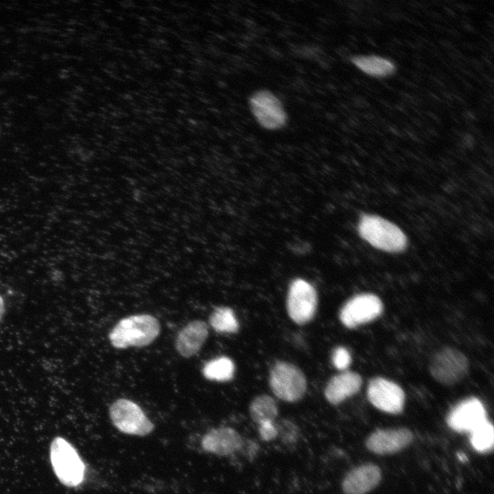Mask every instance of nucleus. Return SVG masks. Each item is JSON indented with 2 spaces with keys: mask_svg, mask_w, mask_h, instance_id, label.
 I'll list each match as a JSON object with an SVG mask.
<instances>
[{
  "mask_svg": "<svg viewBox=\"0 0 494 494\" xmlns=\"http://www.w3.org/2000/svg\"><path fill=\"white\" fill-rule=\"evenodd\" d=\"M158 320L149 314H137L119 320L109 333L111 344L117 349L141 347L151 344L159 335Z\"/></svg>",
  "mask_w": 494,
  "mask_h": 494,
  "instance_id": "f257e3e1",
  "label": "nucleus"
},
{
  "mask_svg": "<svg viewBox=\"0 0 494 494\" xmlns=\"http://www.w3.org/2000/svg\"><path fill=\"white\" fill-rule=\"evenodd\" d=\"M358 233L373 247L387 252H401L407 246V237L395 224L374 215L361 216Z\"/></svg>",
  "mask_w": 494,
  "mask_h": 494,
  "instance_id": "f03ea898",
  "label": "nucleus"
},
{
  "mask_svg": "<svg viewBox=\"0 0 494 494\" xmlns=\"http://www.w3.org/2000/svg\"><path fill=\"white\" fill-rule=\"evenodd\" d=\"M50 460L54 471L62 484L75 487L82 482L84 464L75 449L67 440L58 436L52 440Z\"/></svg>",
  "mask_w": 494,
  "mask_h": 494,
  "instance_id": "7ed1b4c3",
  "label": "nucleus"
},
{
  "mask_svg": "<svg viewBox=\"0 0 494 494\" xmlns=\"http://www.w3.org/2000/svg\"><path fill=\"white\" fill-rule=\"evenodd\" d=\"M269 381L275 396L287 402L299 401L307 389V380L303 373L288 362L276 363L270 370Z\"/></svg>",
  "mask_w": 494,
  "mask_h": 494,
  "instance_id": "20e7f679",
  "label": "nucleus"
},
{
  "mask_svg": "<svg viewBox=\"0 0 494 494\" xmlns=\"http://www.w3.org/2000/svg\"><path fill=\"white\" fill-rule=\"evenodd\" d=\"M110 419L121 432L139 436L150 434L154 424L139 405L126 399H119L109 407Z\"/></svg>",
  "mask_w": 494,
  "mask_h": 494,
  "instance_id": "39448f33",
  "label": "nucleus"
},
{
  "mask_svg": "<svg viewBox=\"0 0 494 494\" xmlns=\"http://www.w3.org/2000/svg\"><path fill=\"white\" fill-rule=\"evenodd\" d=\"M318 304L315 288L302 279H294L290 285L287 297V310L290 318L298 325L309 322Z\"/></svg>",
  "mask_w": 494,
  "mask_h": 494,
  "instance_id": "423d86ee",
  "label": "nucleus"
},
{
  "mask_svg": "<svg viewBox=\"0 0 494 494\" xmlns=\"http://www.w3.org/2000/svg\"><path fill=\"white\" fill-rule=\"evenodd\" d=\"M469 362L460 351L445 348L438 352L430 364V371L433 377L441 384H454L467 373Z\"/></svg>",
  "mask_w": 494,
  "mask_h": 494,
  "instance_id": "0eeeda50",
  "label": "nucleus"
},
{
  "mask_svg": "<svg viewBox=\"0 0 494 494\" xmlns=\"http://www.w3.org/2000/svg\"><path fill=\"white\" fill-rule=\"evenodd\" d=\"M250 110L264 128L277 130L283 127L287 122V115L280 99L272 92L260 90L250 97Z\"/></svg>",
  "mask_w": 494,
  "mask_h": 494,
  "instance_id": "6e6552de",
  "label": "nucleus"
},
{
  "mask_svg": "<svg viewBox=\"0 0 494 494\" xmlns=\"http://www.w3.org/2000/svg\"><path fill=\"white\" fill-rule=\"evenodd\" d=\"M383 305L373 294H361L351 298L340 313L341 322L348 328H354L370 322L382 312Z\"/></svg>",
  "mask_w": 494,
  "mask_h": 494,
  "instance_id": "1a4fd4ad",
  "label": "nucleus"
},
{
  "mask_svg": "<svg viewBox=\"0 0 494 494\" xmlns=\"http://www.w3.org/2000/svg\"><path fill=\"white\" fill-rule=\"evenodd\" d=\"M367 397L377 409L390 414H399L405 403V394L397 384L381 377H376L369 382Z\"/></svg>",
  "mask_w": 494,
  "mask_h": 494,
  "instance_id": "9d476101",
  "label": "nucleus"
},
{
  "mask_svg": "<svg viewBox=\"0 0 494 494\" xmlns=\"http://www.w3.org/2000/svg\"><path fill=\"white\" fill-rule=\"evenodd\" d=\"M486 419V410L481 401L470 397L455 405L446 421L448 426L457 432H471Z\"/></svg>",
  "mask_w": 494,
  "mask_h": 494,
  "instance_id": "9b49d317",
  "label": "nucleus"
},
{
  "mask_svg": "<svg viewBox=\"0 0 494 494\" xmlns=\"http://www.w3.org/2000/svg\"><path fill=\"white\" fill-rule=\"evenodd\" d=\"M413 440L412 432L406 427L379 429L366 438L365 445L376 454H392L407 447Z\"/></svg>",
  "mask_w": 494,
  "mask_h": 494,
  "instance_id": "f8f14e48",
  "label": "nucleus"
},
{
  "mask_svg": "<svg viewBox=\"0 0 494 494\" xmlns=\"http://www.w3.org/2000/svg\"><path fill=\"white\" fill-rule=\"evenodd\" d=\"M244 437L230 427H219L208 431L201 440L202 448L207 453L218 456L238 454Z\"/></svg>",
  "mask_w": 494,
  "mask_h": 494,
  "instance_id": "ddd939ff",
  "label": "nucleus"
},
{
  "mask_svg": "<svg viewBox=\"0 0 494 494\" xmlns=\"http://www.w3.org/2000/svg\"><path fill=\"white\" fill-rule=\"evenodd\" d=\"M381 471L375 464L368 462L351 469L342 481L344 494H366L378 486Z\"/></svg>",
  "mask_w": 494,
  "mask_h": 494,
  "instance_id": "4468645a",
  "label": "nucleus"
},
{
  "mask_svg": "<svg viewBox=\"0 0 494 494\" xmlns=\"http://www.w3.org/2000/svg\"><path fill=\"white\" fill-rule=\"evenodd\" d=\"M208 335V326L205 322L193 320L178 332L175 343L176 351L184 357H192L200 350Z\"/></svg>",
  "mask_w": 494,
  "mask_h": 494,
  "instance_id": "2eb2a0df",
  "label": "nucleus"
},
{
  "mask_svg": "<svg viewBox=\"0 0 494 494\" xmlns=\"http://www.w3.org/2000/svg\"><path fill=\"white\" fill-rule=\"evenodd\" d=\"M362 380L356 373L346 371L333 377L328 382L325 396L331 404L336 405L357 393L362 386Z\"/></svg>",
  "mask_w": 494,
  "mask_h": 494,
  "instance_id": "dca6fc26",
  "label": "nucleus"
},
{
  "mask_svg": "<svg viewBox=\"0 0 494 494\" xmlns=\"http://www.w3.org/2000/svg\"><path fill=\"white\" fill-rule=\"evenodd\" d=\"M360 70L369 76L385 78L396 71L395 64L390 60L376 55H358L350 58Z\"/></svg>",
  "mask_w": 494,
  "mask_h": 494,
  "instance_id": "f3484780",
  "label": "nucleus"
},
{
  "mask_svg": "<svg viewBox=\"0 0 494 494\" xmlns=\"http://www.w3.org/2000/svg\"><path fill=\"white\" fill-rule=\"evenodd\" d=\"M249 414L257 425L277 420L279 408L274 399L267 395L256 397L249 405Z\"/></svg>",
  "mask_w": 494,
  "mask_h": 494,
  "instance_id": "a211bd4d",
  "label": "nucleus"
},
{
  "mask_svg": "<svg viewBox=\"0 0 494 494\" xmlns=\"http://www.w3.org/2000/svg\"><path fill=\"white\" fill-rule=\"evenodd\" d=\"M235 373V365L227 357H220L207 362L202 368V374L209 380L226 381L231 379Z\"/></svg>",
  "mask_w": 494,
  "mask_h": 494,
  "instance_id": "6ab92c4d",
  "label": "nucleus"
},
{
  "mask_svg": "<svg viewBox=\"0 0 494 494\" xmlns=\"http://www.w3.org/2000/svg\"><path fill=\"white\" fill-rule=\"evenodd\" d=\"M209 321L215 331L219 333H235L239 329L234 312L228 307L215 308L210 315Z\"/></svg>",
  "mask_w": 494,
  "mask_h": 494,
  "instance_id": "aec40b11",
  "label": "nucleus"
},
{
  "mask_svg": "<svg viewBox=\"0 0 494 494\" xmlns=\"http://www.w3.org/2000/svg\"><path fill=\"white\" fill-rule=\"evenodd\" d=\"M470 433V442L475 451L485 453L493 449L494 428L489 421L486 419Z\"/></svg>",
  "mask_w": 494,
  "mask_h": 494,
  "instance_id": "412c9836",
  "label": "nucleus"
},
{
  "mask_svg": "<svg viewBox=\"0 0 494 494\" xmlns=\"http://www.w3.org/2000/svg\"><path fill=\"white\" fill-rule=\"evenodd\" d=\"M277 437L279 442L287 447L296 445L301 438V430L293 421L281 419L276 420Z\"/></svg>",
  "mask_w": 494,
  "mask_h": 494,
  "instance_id": "4be33fe9",
  "label": "nucleus"
},
{
  "mask_svg": "<svg viewBox=\"0 0 494 494\" xmlns=\"http://www.w3.org/2000/svg\"><path fill=\"white\" fill-rule=\"evenodd\" d=\"M351 362L349 351L344 347H337L333 352L332 362L338 370H344L348 368Z\"/></svg>",
  "mask_w": 494,
  "mask_h": 494,
  "instance_id": "5701e85b",
  "label": "nucleus"
},
{
  "mask_svg": "<svg viewBox=\"0 0 494 494\" xmlns=\"http://www.w3.org/2000/svg\"><path fill=\"white\" fill-rule=\"evenodd\" d=\"M258 434L260 439L264 442H271L276 440L277 437L276 421L259 424Z\"/></svg>",
  "mask_w": 494,
  "mask_h": 494,
  "instance_id": "b1692460",
  "label": "nucleus"
},
{
  "mask_svg": "<svg viewBox=\"0 0 494 494\" xmlns=\"http://www.w3.org/2000/svg\"><path fill=\"white\" fill-rule=\"evenodd\" d=\"M259 448V443L255 440L244 438L242 447L238 454H242L246 459L251 461L257 456Z\"/></svg>",
  "mask_w": 494,
  "mask_h": 494,
  "instance_id": "393cba45",
  "label": "nucleus"
},
{
  "mask_svg": "<svg viewBox=\"0 0 494 494\" xmlns=\"http://www.w3.org/2000/svg\"><path fill=\"white\" fill-rule=\"evenodd\" d=\"M6 306L3 297L0 294V323L2 321L5 314Z\"/></svg>",
  "mask_w": 494,
  "mask_h": 494,
  "instance_id": "a878e982",
  "label": "nucleus"
},
{
  "mask_svg": "<svg viewBox=\"0 0 494 494\" xmlns=\"http://www.w3.org/2000/svg\"><path fill=\"white\" fill-rule=\"evenodd\" d=\"M356 103L361 108H367L370 106L369 102L365 98L361 97L357 98Z\"/></svg>",
  "mask_w": 494,
  "mask_h": 494,
  "instance_id": "bb28decb",
  "label": "nucleus"
},
{
  "mask_svg": "<svg viewBox=\"0 0 494 494\" xmlns=\"http://www.w3.org/2000/svg\"><path fill=\"white\" fill-rule=\"evenodd\" d=\"M440 44L445 48L450 49V50L453 49L454 47L453 43H451V41H449L448 40H442L440 41Z\"/></svg>",
  "mask_w": 494,
  "mask_h": 494,
  "instance_id": "cd10ccee",
  "label": "nucleus"
},
{
  "mask_svg": "<svg viewBox=\"0 0 494 494\" xmlns=\"http://www.w3.org/2000/svg\"><path fill=\"white\" fill-rule=\"evenodd\" d=\"M462 27L466 31L469 32H473L474 30V27L469 22H464Z\"/></svg>",
  "mask_w": 494,
  "mask_h": 494,
  "instance_id": "c85d7f7f",
  "label": "nucleus"
},
{
  "mask_svg": "<svg viewBox=\"0 0 494 494\" xmlns=\"http://www.w3.org/2000/svg\"><path fill=\"white\" fill-rule=\"evenodd\" d=\"M457 7L459 9H460L462 10H464V11H466V10L467 11L469 9V6L468 5H466L464 3L458 4Z\"/></svg>",
  "mask_w": 494,
  "mask_h": 494,
  "instance_id": "c756f323",
  "label": "nucleus"
},
{
  "mask_svg": "<svg viewBox=\"0 0 494 494\" xmlns=\"http://www.w3.org/2000/svg\"><path fill=\"white\" fill-rule=\"evenodd\" d=\"M471 62L475 69H478L481 67V64L477 60H474Z\"/></svg>",
  "mask_w": 494,
  "mask_h": 494,
  "instance_id": "7c9ffc66",
  "label": "nucleus"
},
{
  "mask_svg": "<svg viewBox=\"0 0 494 494\" xmlns=\"http://www.w3.org/2000/svg\"><path fill=\"white\" fill-rule=\"evenodd\" d=\"M449 34L456 37L458 36V35H459V32L456 30H451L449 31Z\"/></svg>",
  "mask_w": 494,
  "mask_h": 494,
  "instance_id": "2f4dec72",
  "label": "nucleus"
},
{
  "mask_svg": "<svg viewBox=\"0 0 494 494\" xmlns=\"http://www.w3.org/2000/svg\"><path fill=\"white\" fill-rule=\"evenodd\" d=\"M445 9H446V12H447L449 15H450V16H454V15H455V13L453 12L452 10H451V9H449V8H446Z\"/></svg>",
  "mask_w": 494,
  "mask_h": 494,
  "instance_id": "473e14b6",
  "label": "nucleus"
}]
</instances>
